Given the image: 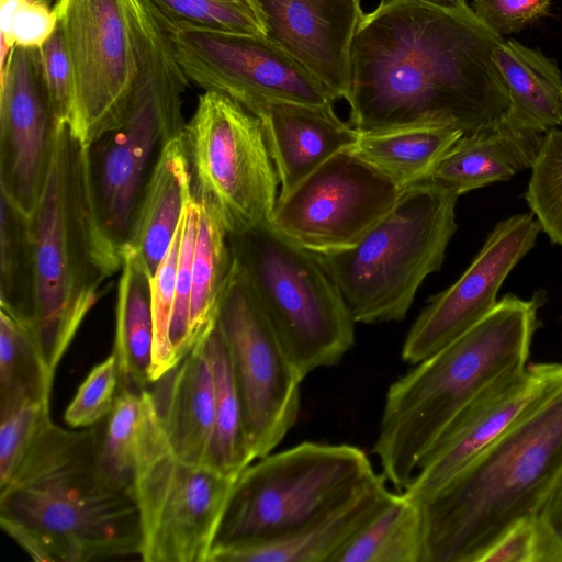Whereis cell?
<instances>
[{"label": "cell", "instance_id": "1", "mask_svg": "<svg viewBox=\"0 0 562 562\" xmlns=\"http://www.w3.org/2000/svg\"><path fill=\"white\" fill-rule=\"evenodd\" d=\"M504 37L467 0H379L351 48L349 124L359 133L499 125L507 87L493 61Z\"/></svg>", "mask_w": 562, "mask_h": 562}, {"label": "cell", "instance_id": "2", "mask_svg": "<svg viewBox=\"0 0 562 562\" xmlns=\"http://www.w3.org/2000/svg\"><path fill=\"white\" fill-rule=\"evenodd\" d=\"M101 426L67 430L52 422L0 486V525L35 561L140 554L133 491L111 480L99 464Z\"/></svg>", "mask_w": 562, "mask_h": 562}, {"label": "cell", "instance_id": "3", "mask_svg": "<svg viewBox=\"0 0 562 562\" xmlns=\"http://www.w3.org/2000/svg\"><path fill=\"white\" fill-rule=\"evenodd\" d=\"M562 473V380L423 509V562H480L519 519L538 515Z\"/></svg>", "mask_w": 562, "mask_h": 562}, {"label": "cell", "instance_id": "4", "mask_svg": "<svg viewBox=\"0 0 562 562\" xmlns=\"http://www.w3.org/2000/svg\"><path fill=\"white\" fill-rule=\"evenodd\" d=\"M542 294H506L477 324L394 381L373 446L383 475L403 492L447 425L496 381L528 366Z\"/></svg>", "mask_w": 562, "mask_h": 562}, {"label": "cell", "instance_id": "5", "mask_svg": "<svg viewBox=\"0 0 562 562\" xmlns=\"http://www.w3.org/2000/svg\"><path fill=\"white\" fill-rule=\"evenodd\" d=\"M34 257L33 313L25 324L55 373L122 254L103 232L93 205L87 147L59 124L48 177L30 216Z\"/></svg>", "mask_w": 562, "mask_h": 562}, {"label": "cell", "instance_id": "6", "mask_svg": "<svg viewBox=\"0 0 562 562\" xmlns=\"http://www.w3.org/2000/svg\"><path fill=\"white\" fill-rule=\"evenodd\" d=\"M257 460L234 482L210 558L295 533L381 475L363 450L346 443L304 441Z\"/></svg>", "mask_w": 562, "mask_h": 562}, {"label": "cell", "instance_id": "7", "mask_svg": "<svg viewBox=\"0 0 562 562\" xmlns=\"http://www.w3.org/2000/svg\"><path fill=\"white\" fill-rule=\"evenodd\" d=\"M458 198L430 181L416 182L356 245L321 255L356 323L405 318L424 280L442 266L458 228Z\"/></svg>", "mask_w": 562, "mask_h": 562}, {"label": "cell", "instance_id": "8", "mask_svg": "<svg viewBox=\"0 0 562 562\" xmlns=\"http://www.w3.org/2000/svg\"><path fill=\"white\" fill-rule=\"evenodd\" d=\"M248 278L301 376L338 364L355 345V325L322 256L270 224L228 233Z\"/></svg>", "mask_w": 562, "mask_h": 562}, {"label": "cell", "instance_id": "9", "mask_svg": "<svg viewBox=\"0 0 562 562\" xmlns=\"http://www.w3.org/2000/svg\"><path fill=\"white\" fill-rule=\"evenodd\" d=\"M133 494L146 562H209L237 476L180 460L170 449L149 390L142 391Z\"/></svg>", "mask_w": 562, "mask_h": 562}, {"label": "cell", "instance_id": "10", "mask_svg": "<svg viewBox=\"0 0 562 562\" xmlns=\"http://www.w3.org/2000/svg\"><path fill=\"white\" fill-rule=\"evenodd\" d=\"M184 140L193 196L217 211L228 233L270 224L280 183L256 115L225 94L205 91Z\"/></svg>", "mask_w": 562, "mask_h": 562}, {"label": "cell", "instance_id": "11", "mask_svg": "<svg viewBox=\"0 0 562 562\" xmlns=\"http://www.w3.org/2000/svg\"><path fill=\"white\" fill-rule=\"evenodd\" d=\"M216 324L229 352L249 448L257 460L272 452L295 425L304 379L235 259Z\"/></svg>", "mask_w": 562, "mask_h": 562}, {"label": "cell", "instance_id": "12", "mask_svg": "<svg viewBox=\"0 0 562 562\" xmlns=\"http://www.w3.org/2000/svg\"><path fill=\"white\" fill-rule=\"evenodd\" d=\"M156 10L183 72L205 91L225 94L245 109L263 100L311 105L336 101L321 80L267 36L207 30Z\"/></svg>", "mask_w": 562, "mask_h": 562}, {"label": "cell", "instance_id": "13", "mask_svg": "<svg viewBox=\"0 0 562 562\" xmlns=\"http://www.w3.org/2000/svg\"><path fill=\"white\" fill-rule=\"evenodd\" d=\"M72 66L74 133L88 146L124 119L138 61L124 0H57L54 7Z\"/></svg>", "mask_w": 562, "mask_h": 562}, {"label": "cell", "instance_id": "14", "mask_svg": "<svg viewBox=\"0 0 562 562\" xmlns=\"http://www.w3.org/2000/svg\"><path fill=\"white\" fill-rule=\"evenodd\" d=\"M402 189L385 173L344 149L278 199L270 225L319 255L356 245L397 202Z\"/></svg>", "mask_w": 562, "mask_h": 562}, {"label": "cell", "instance_id": "15", "mask_svg": "<svg viewBox=\"0 0 562 562\" xmlns=\"http://www.w3.org/2000/svg\"><path fill=\"white\" fill-rule=\"evenodd\" d=\"M182 104L137 83L120 124L87 147L94 210L111 243L128 244L155 168L166 146L184 135Z\"/></svg>", "mask_w": 562, "mask_h": 562}, {"label": "cell", "instance_id": "16", "mask_svg": "<svg viewBox=\"0 0 562 562\" xmlns=\"http://www.w3.org/2000/svg\"><path fill=\"white\" fill-rule=\"evenodd\" d=\"M541 227L532 213L498 222L461 277L430 297L404 340L403 361L416 364L437 353L496 305L506 277L535 246Z\"/></svg>", "mask_w": 562, "mask_h": 562}, {"label": "cell", "instance_id": "17", "mask_svg": "<svg viewBox=\"0 0 562 562\" xmlns=\"http://www.w3.org/2000/svg\"><path fill=\"white\" fill-rule=\"evenodd\" d=\"M57 126L38 48L13 46L0 80V192L27 216L48 177Z\"/></svg>", "mask_w": 562, "mask_h": 562}, {"label": "cell", "instance_id": "18", "mask_svg": "<svg viewBox=\"0 0 562 562\" xmlns=\"http://www.w3.org/2000/svg\"><path fill=\"white\" fill-rule=\"evenodd\" d=\"M562 380V363H533L473 398L447 425L403 491L422 499L476 459Z\"/></svg>", "mask_w": 562, "mask_h": 562}, {"label": "cell", "instance_id": "19", "mask_svg": "<svg viewBox=\"0 0 562 562\" xmlns=\"http://www.w3.org/2000/svg\"><path fill=\"white\" fill-rule=\"evenodd\" d=\"M267 37L330 91L347 100L351 48L364 14L361 0H256Z\"/></svg>", "mask_w": 562, "mask_h": 562}, {"label": "cell", "instance_id": "20", "mask_svg": "<svg viewBox=\"0 0 562 562\" xmlns=\"http://www.w3.org/2000/svg\"><path fill=\"white\" fill-rule=\"evenodd\" d=\"M246 110L262 125L279 178V198L328 158L350 148L358 137V132L337 116L333 105L263 100Z\"/></svg>", "mask_w": 562, "mask_h": 562}, {"label": "cell", "instance_id": "21", "mask_svg": "<svg viewBox=\"0 0 562 562\" xmlns=\"http://www.w3.org/2000/svg\"><path fill=\"white\" fill-rule=\"evenodd\" d=\"M149 390L171 451L204 465L214 429V379L203 339Z\"/></svg>", "mask_w": 562, "mask_h": 562}, {"label": "cell", "instance_id": "22", "mask_svg": "<svg viewBox=\"0 0 562 562\" xmlns=\"http://www.w3.org/2000/svg\"><path fill=\"white\" fill-rule=\"evenodd\" d=\"M543 134L518 131L505 124L463 135L424 180L457 195L490 183L506 181L531 168Z\"/></svg>", "mask_w": 562, "mask_h": 562}, {"label": "cell", "instance_id": "23", "mask_svg": "<svg viewBox=\"0 0 562 562\" xmlns=\"http://www.w3.org/2000/svg\"><path fill=\"white\" fill-rule=\"evenodd\" d=\"M386 481L381 474L347 503L295 533L260 546L218 552L210 562H334L391 495Z\"/></svg>", "mask_w": 562, "mask_h": 562}, {"label": "cell", "instance_id": "24", "mask_svg": "<svg viewBox=\"0 0 562 562\" xmlns=\"http://www.w3.org/2000/svg\"><path fill=\"white\" fill-rule=\"evenodd\" d=\"M492 58L510 100L503 124L538 134L562 124V72L554 59L513 38H503Z\"/></svg>", "mask_w": 562, "mask_h": 562}, {"label": "cell", "instance_id": "25", "mask_svg": "<svg viewBox=\"0 0 562 562\" xmlns=\"http://www.w3.org/2000/svg\"><path fill=\"white\" fill-rule=\"evenodd\" d=\"M193 198L191 167L182 135L164 149L125 246L140 255L151 276L166 257Z\"/></svg>", "mask_w": 562, "mask_h": 562}, {"label": "cell", "instance_id": "26", "mask_svg": "<svg viewBox=\"0 0 562 562\" xmlns=\"http://www.w3.org/2000/svg\"><path fill=\"white\" fill-rule=\"evenodd\" d=\"M117 282L113 353L120 385L143 391L151 384L154 318L151 278L140 255L131 247L122 250Z\"/></svg>", "mask_w": 562, "mask_h": 562}, {"label": "cell", "instance_id": "27", "mask_svg": "<svg viewBox=\"0 0 562 562\" xmlns=\"http://www.w3.org/2000/svg\"><path fill=\"white\" fill-rule=\"evenodd\" d=\"M463 135L460 130L439 125L358 132L349 149L405 189L426 179Z\"/></svg>", "mask_w": 562, "mask_h": 562}, {"label": "cell", "instance_id": "28", "mask_svg": "<svg viewBox=\"0 0 562 562\" xmlns=\"http://www.w3.org/2000/svg\"><path fill=\"white\" fill-rule=\"evenodd\" d=\"M199 203L201 212L191 265L189 351L216 324L221 300L234 263L228 231L220 214L213 206Z\"/></svg>", "mask_w": 562, "mask_h": 562}, {"label": "cell", "instance_id": "29", "mask_svg": "<svg viewBox=\"0 0 562 562\" xmlns=\"http://www.w3.org/2000/svg\"><path fill=\"white\" fill-rule=\"evenodd\" d=\"M424 552L422 505L396 491L341 548L334 562H423Z\"/></svg>", "mask_w": 562, "mask_h": 562}, {"label": "cell", "instance_id": "30", "mask_svg": "<svg viewBox=\"0 0 562 562\" xmlns=\"http://www.w3.org/2000/svg\"><path fill=\"white\" fill-rule=\"evenodd\" d=\"M214 379V429L205 467L237 476L254 462L229 352L217 326L203 338Z\"/></svg>", "mask_w": 562, "mask_h": 562}, {"label": "cell", "instance_id": "31", "mask_svg": "<svg viewBox=\"0 0 562 562\" xmlns=\"http://www.w3.org/2000/svg\"><path fill=\"white\" fill-rule=\"evenodd\" d=\"M55 373L29 327L0 311V417L26 402L50 401Z\"/></svg>", "mask_w": 562, "mask_h": 562}, {"label": "cell", "instance_id": "32", "mask_svg": "<svg viewBox=\"0 0 562 562\" xmlns=\"http://www.w3.org/2000/svg\"><path fill=\"white\" fill-rule=\"evenodd\" d=\"M0 303L1 308L27 324L35 293L30 216L0 193Z\"/></svg>", "mask_w": 562, "mask_h": 562}, {"label": "cell", "instance_id": "33", "mask_svg": "<svg viewBox=\"0 0 562 562\" xmlns=\"http://www.w3.org/2000/svg\"><path fill=\"white\" fill-rule=\"evenodd\" d=\"M142 409V391L120 390L112 412L102 420L98 447L102 471L132 491Z\"/></svg>", "mask_w": 562, "mask_h": 562}, {"label": "cell", "instance_id": "34", "mask_svg": "<svg viewBox=\"0 0 562 562\" xmlns=\"http://www.w3.org/2000/svg\"><path fill=\"white\" fill-rule=\"evenodd\" d=\"M525 199L541 231L562 246V130L543 134Z\"/></svg>", "mask_w": 562, "mask_h": 562}, {"label": "cell", "instance_id": "35", "mask_svg": "<svg viewBox=\"0 0 562 562\" xmlns=\"http://www.w3.org/2000/svg\"><path fill=\"white\" fill-rule=\"evenodd\" d=\"M165 15L192 25L236 34L267 36L256 0H151Z\"/></svg>", "mask_w": 562, "mask_h": 562}, {"label": "cell", "instance_id": "36", "mask_svg": "<svg viewBox=\"0 0 562 562\" xmlns=\"http://www.w3.org/2000/svg\"><path fill=\"white\" fill-rule=\"evenodd\" d=\"M183 218L184 213L166 257L151 278V308L154 318L151 384L177 366L169 334L175 303L176 278Z\"/></svg>", "mask_w": 562, "mask_h": 562}, {"label": "cell", "instance_id": "37", "mask_svg": "<svg viewBox=\"0 0 562 562\" xmlns=\"http://www.w3.org/2000/svg\"><path fill=\"white\" fill-rule=\"evenodd\" d=\"M480 562H562V540L541 515L516 521Z\"/></svg>", "mask_w": 562, "mask_h": 562}, {"label": "cell", "instance_id": "38", "mask_svg": "<svg viewBox=\"0 0 562 562\" xmlns=\"http://www.w3.org/2000/svg\"><path fill=\"white\" fill-rule=\"evenodd\" d=\"M50 423L49 401L26 402L0 417V486L11 480Z\"/></svg>", "mask_w": 562, "mask_h": 562}, {"label": "cell", "instance_id": "39", "mask_svg": "<svg viewBox=\"0 0 562 562\" xmlns=\"http://www.w3.org/2000/svg\"><path fill=\"white\" fill-rule=\"evenodd\" d=\"M120 376L115 355L94 366L67 406L64 419L74 429L94 426L112 412L119 394Z\"/></svg>", "mask_w": 562, "mask_h": 562}, {"label": "cell", "instance_id": "40", "mask_svg": "<svg viewBox=\"0 0 562 562\" xmlns=\"http://www.w3.org/2000/svg\"><path fill=\"white\" fill-rule=\"evenodd\" d=\"M201 205L193 198L186 207L179 249L170 344L176 363L189 352L188 329L191 300V265L199 227Z\"/></svg>", "mask_w": 562, "mask_h": 562}, {"label": "cell", "instance_id": "41", "mask_svg": "<svg viewBox=\"0 0 562 562\" xmlns=\"http://www.w3.org/2000/svg\"><path fill=\"white\" fill-rule=\"evenodd\" d=\"M38 52L55 122L57 125L69 124L72 126L75 117L74 72L59 24L49 40L38 48Z\"/></svg>", "mask_w": 562, "mask_h": 562}, {"label": "cell", "instance_id": "42", "mask_svg": "<svg viewBox=\"0 0 562 562\" xmlns=\"http://www.w3.org/2000/svg\"><path fill=\"white\" fill-rule=\"evenodd\" d=\"M552 0H473L476 16L494 33L505 37L519 33L543 18Z\"/></svg>", "mask_w": 562, "mask_h": 562}, {"label": "cell", "instance_id": "43", "mask_svg": "<svg viewBox=\"0 0 562 562\" xmlns=\"http://www.w3.org/2000/svg\"><path fill=\"white\" fill-rule=\"evenodd\" d=\"M57 25V13L48 3L23 0L13 21L14 46L41 48Z\"/></svg>", "mask_w": 562, "mask_h": 562}, {"label": "cell", "instance_id": "44", "mask_svg": "<svg viewBox=\"0 0 562 562\" xmlns=\"http://www.w3.org/2000/svg\"><path fill=\"white\" fill-rule=\"evenodd\" d=\"M539 514L548 520L562 540V473Z\"/></svg>", "mask_w": 562, "mask_h": 562}, {"label": "cell", "instance_id": "45", "mask_svg": "<svg viewBox=\"0 0 562 562\" xmlns=\"http://www.w3.org/2000/svg\"><path fill=\"white\" fill-rule=\"evenodd\" d=\"M36 1H42V2L48 3L50 0H36Z\"/></svg>", "mask_w": 562, "mask_h": 562}]
</instances>
